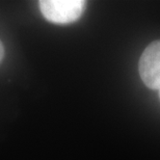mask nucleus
Listing matches in <instances>:
<instances>
[{
	"label": "nucleus",
	"mask_w": 160,
	"mask_h": 160,
	"mask_svg": "<svg viewBox=\"0 0 160 160\" xmlns=\"http://www.w3.org/2000/svg\"><path fill=\"white\" fill-rule=\"evenodd\" d=\"M159 96H160V92H159Z\"/></svg>",
	"instance_id": "20e7f679"
},
{
	"label": "nucleus",
	"mask_w": 160,
	"mask_h": 160,
	"mask_svg": "<svg viewBox=\"0 0 160 160\" xmlns=\"http://www.w3.org/2000/svg\"><path fill=\"white\" fill-rule=\"evenodd\" d=\"M139 75L150 88L160 91V41L150 44L139 59Z\"/></svg>",
	"instance_id": "f03ea898"
},
{
	"label": "nucleus",
	"mask_w": 160,
	"mask_h": 160,
	"mask_svg": "<svg viewBox=\"0 0 160 160\" xmlns=\"http://www.w3.org/2000/svg\"><path fill=\"white\" fill-rule=\"evenodd\" d=\"M3 58H4V47H3L2 42L0 41V63L2 62Z\"/></svg>",
	"instance_id": "7ed1b4c3"
},
{
	"label": "nucleus",
	"mask_w": 160,
	"mask_h": 160,
	"mask_svg": "<svg viewBox=\"0 0 160 160\" xmlns=\"http://www.w3.org/2000/svg\"><path fill=\"white\" fill-rule=\"evenodd\" d=\"M85 4L82 0H42L40 9L44 18L51 23L69 24L81 17Z\"/></svg>",
	"instance_id": "f257e3e1"
}]
</instances>
